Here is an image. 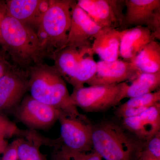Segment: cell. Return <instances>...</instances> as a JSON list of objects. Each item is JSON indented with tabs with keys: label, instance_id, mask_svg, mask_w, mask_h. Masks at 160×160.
Masks as SVG:
<instances>
[{
	"label": "cell",
	"instance_id": "obj_26",
	"mask_svg": "<svg viewBox=\"0 0 160 160\" xmlns=\"http://www.w3.org/2000/svg\"><path fill=\"white\" fill-rule=\"evenodd\" d=\"M19 138L16 139L9 144L2 153L1 160H18L17 148Z\"/></svg>",
	"mask_w": 160,
	"mask_h": 160
},
{
	"label": "cell",
	"instance_id": "obj_7",
	"mask_svg": "<svg viewBox=\"0 0 160 160\" xmlns=\"http://www.w3.org/2000/svg\"><path fill=\"white\" fill-rule=\"evenodd\" d=\"M62 111L25 95L15 109V117L18 122L31 130H48L58 120Z\"/></svg>",
	"mask_w": 160,
	"mask_h": 160
},
{
	"label": "cell",
	"instance_id": "obj_14",
	"mask_svg": "<svg viewBox=\"0 0 160 160\" xmlns=\"http://www.w3.org/2000/svg\"><path fill=\"white\" fill-rule=\"evenodd\" d=\"M123 125L139 139L149 140L160 132V102L139 115L123 119Z\"/></svg>",
	"mask_w": 160,
	"mask_h": 160
},
{
	"label": "cell",
	"instance_id": "obj_9",
	"mask_svg": "<svg viewBox=\"0 0 160 160\" xmlns=\"http://www.w3.org/2000/svg\"><path fill=\"white\" fill-rule=\"evenodd\" d=\"M77 3L102 29L121 31L125 0H78Z\"/></svg>",
	"mask_w": 160,
	"mask_h": 160
},
{
	"label": "cell",
	"instance_id": "obj_30",
	"mask_svg": "<svg viewBox=\"0 0 160 160\" xmlns=\"http://www.w3.org/2000/svg\"><path fill=\"white\" fill-rule=\"evenodd\" d=\"M3 16L2 2H0V35H1V25Z\"/></svg>",
	"mask_w": 160,
	"mask_h": 160
},
{
	"label": "cell",
	"instance_id": "obj_31",
	"mask_svg": "<svg viewBox=\"0 0 160 160\" xmlns=\"http://www.w3.org/2000/svg\"><path fill=\"white\" fill-rule=\"evenodd\" d=\"M4 58H5L4 57V56L3 55V54L0 52V59H2Z\"/></svg>",
	"mask_w": 160,
	"mask_h": 160
},
{
	"label": "cell",
	"instance_id": "obj_10",
	"mask_svg": "<svg viewBox=\"0 0 160 160\" xmlns=\"http://www.w3.org/2000/svg\"><path fill=\"white\" fill-rule=\"evenodd\" d=\"M28 91V72L14 67L0 79V112L15 109Z\"/></svg>",
	"mask_w": 160,
	"mask_h": 160
},
{
	"label": "cell",
	"instance_id": "obj_3",
	"mask_svg": "<svg viewBox=\"0 0 160 160\" xmlns=\"http://www.w3.org/2000/svg\"><path fill=\"white\" fill-rule=\"evenodd\" d=\"M130 133L112 122L100 123L92 128L93 149L106 160H132L144 145Z\"/></svg>",
	"mask_w": 160,
	"mask_h": 160
},
{
	"label": "cell",
	"instance_id": "obj_17",
	"mask_svg": "<svg viewBox=\"0 0 160 160\" xmlns=\"http://www.w3.org/2000/svg\"><path fill=\"white\" fill-rule=\"evenodd\" d=\"M121 36V31L111 28L102 29L93 40L92 49L102 61H116L120 56Z\"/></svg>",
	"mask_w": 160,
	"mask_h": 160
},
{
	"label": "cell",
	"instance_id": "obj_16",
	"mask_svg": "<svg viewBox=\"0 0 160 160\" xmlns=\"http://www.w3.org/2000/svg\"><path fill=\"white\" fill-rule=\"evenodd\" d=\"M92 46H67L55 52L51 58L53 65L65 81L70 84L74 77L80 60Z\"/></svg>",
	"mask_w": 160,
	"mask_h": 160
},
{
	"label": "cell",
	"instance_id": "obj_2",
	"mask_svg": "<svg viewBox=\"0 0 160 160\" xmlns=\"http://www.w3.org/2000/svg\"><path fill=\"white\" fill-rule=\"evenodd\" d=\"M27 72L32 97L69 115H83L72 103L66 81L54 66L42 63L31 67Z\"/></svg>",
	"mask_w": 160,
	"mask_h": 160
},
{
	"label": "cell",
	"instance_id": "obj_25",
	"mask_svg": "<svg viewBox=\"0 0 160 160\" xmlns=\"http://www.w3.org/2000/svg\"><path fill=\"white\" fill-rule=\"evenodd\" d=\"M145 149L154 157L160 159V132L146 141Z\"/></svg>",
	"mask_w": 160,
	"mask_h": 160
},
{
	"label": "cell",
	"instance_id": "obj_13",
	"mask_svg": "<svg viewBox=\"0 0 160 160\" xmlns=\"http://www.w3.org/2000/svg\"><path fill=\"white\" fill-rule=\"evenodd\" d=\"M102 29L75 1L72 9L71 26L66 46H92Z\"/></svg>",
	"mask_w": 160,
	"mask_h": 160
},
{
	"label": "cell",
	"instance_id": "obj_19",
	"mask_svg": "<svg viewBox=\"0 0 160 160\" xmlns=\"http://www.w3.org/2000/svg\"><path fill=\"white\" fill-rule=\"evenodd\" d=\"M142 72L160 71V44L157 40L150 42L131 61Z\"/></svg>",
	"mask_w": 160,
	"mask_h": 160
},
{
	"label": "cell",
	"instance_id": "obj_18",
	"mask_svg": "<svg viewBox=\"0 0 160 160\" xmlns=\"http://www.w3.org/2000/svg\"><path fill=\"white\" fill-rule=\"evenodd\" d=\"M160 101V91L131 98L118 107V116L122 119L137 116Z\"/></svg>",
	"mask_w": 160,
	"mask_h": 160
},
{
	"label": "cell",
	"instance_id": "obj_1",
	"mask_svg": "<svg viewBox=\"0 0 160 160\" xmlns=\"http://www.w3.org/2000/svg\"><path fill=\"white\" fill-rule=\"evenodd\" d=\"M0 45L16 66L27 71L50 58L35 32L7 13L2 2Z\"/></svg>",
	"mask_w": 160,
	"mask_h": 160
},
{
	"label": "cell",
	"instance_id": "obj_12",
	"mask_svg": "<svg viewBox=\"0 0 160 160\" xmlns=\"http://www.w3.org/2000/svg\"><path fill=\"white\" fill-rule=\"evenodd\" d=\"M3 4L8 14L37 34L49 0H8Z\"/></svg>",
	"mask_w": 160,
	"mask_h": 160
},
{
	"label": "cell",
	"instance_id": "obj_29",
	"mask_svg": "<svg viewBox=\"0 0 160 160\" xmlns=\"http://www.w3.org/2000/svg\"><path fill=\"white\" fill-rule=\"evenodd\" d=\"M6 139V137L0 132V154H2L9 145Z\"/></svg>",
	"mask_w": 160,
	"mask_h": 160
},
{
	"label": "cell",
	"instance_id": "obj_28",
	"mask_svg": "<svg viewBox=\"0 0 160 160\" xmlns=\"http://www.w3.org/2000/svg\"><path fill=\"white\" fill-rule=\"evenodd\" d=\"M138 160H160V159L154 157L144 149L139 153Z\"/></svg>",
	"mask_w": 160,
	"mask_h": 160
},
{
	"label": "cell",
	"instance_id": "obj_8",
	"mask_svg": "<svg viewBox=\"0 0 160 160\" xmlns=\"http://www.w3.org/2000/svg\"><path fill=\"white\" fill-rule=\"evenodd\" d=\"M58 121L63 146L74 151H89L93 149V126L85 116H72L62 112Z\"/></svg>",
	"mask_w": 160,
	"mask_h": 160
},
{
	"label": "cell",
	"instance_id": "obj_22",
	"mask_svg": "<svg viewBox=\"0 0 160 160\" xmlns=\"http://www.w3.org/2000/svg\"><path fill=\"white\" fill-rule=\"evenodd\" d=\"M94 54L92 48H89L80 60L74 77L70 83L73 88L83 87L96 74L97 66Z\"/></svg>",
	"mask_w": 160,
	"mask_h": 160
},
{
	"label": "cell",
	"instance_id": "obj_5",
	"mask_svg": "<svg viewBox=\"0 0 160 160\" xmlns=\"http://www.w3.org/2000/svg\"><path fill=\"white\" fill-rule=\"evenodd\" d=\"M126 82L117 85L89 86L73 88L70 94L72 105L86 112L105 111L124 99Z\"/></svg>",
	"mask_w": 160,
	"mask_h": 160
},
{
	"label": "cell",
	"instance_id": "obj_4",
	"mask_svg": "<svg viewBox=\"0 0 160 160\" xmlns=\"http://www.w3.org/2000/svg\"><path fill=\"white\" fill-rule=\"evenodd\" d=\"M76 1L49 0L37 35L50 58L66 46L71 26V12Z\"/></svg>",
	"mask_w": 160,
	"mask_h": 160
},
{
	"label": "cell",
	"instance_id": "obj_27",
	"mask_svg": "<svg viewBox=\"0 0 160 160\" xmlns=\"http://www.w3.org/2000/svg\"><path fill=\"white\" fill-rule=\"evenodd\" d=\"M13 68L14 67L5 58L0 59V79Z\"/></svg>",
	"mask_w": 160,
	"mask_h": 160
},
{
	"label": "cell",
	"instance_id": "obj_20",
	"mask_svg": "<svg viewBox=\"0 0 160 160\" xmlns=\"http://www.w3.org/2000/svg\"><path fill=\"white\" fill-rule=\"evenodd\" d=\"M131 85L127 84L124 98L136 97L158 91L160 86V71L155 73L140 72Z\"/></svg>",
	"mask_w": 160,
	"mask_h": 160
},
{
	"label": "cell",
	"instance_id": "obj_6",
	"mask_svg": "<svg viewBox=\"0 0 160 160\" xmlns=\"http://www.w3.org/2000/svg\"><path fill=\"white\" fill-rule=\"evenodd\" d=\"M124 13L121 31L135 26L149 28L160 39V0H125Z\"/></svg>",
	"mask_w": 160,
	"mask_h": 160
},
{
	"label": "cell",
	"instance_id": "obj_23",
	"mask_svg": "<svg viewBox=\"0 0 160 160\" xmlns=\"http://www.w3.org/2000/svg\"><path fill=\"white\" fill-rule=\"evenodd\" d=\"M57 160H106L94 149L78 151L71 150L62 145L56 155Z\"/></svg>",
	"mask_w": 160,
	"mask_h": 160
},
{
	"label": "cell",
	"instance_id": "obj_21",
	"mask_svg": "<svg viewBox=\"0 0 160 160\" xmlns=\"http://www.w3.org/2000/svg\"><path fill=\"white\" fill-rule=\"evenodd\" d=\"M24 132L25 138H18L17 154L18 160H46L40 150L43 140L34 130Z\"/></svg>",
	"mask_w": 160,
	"mask_h": 160
},
{
	"label": "cell",
	"instance_id": "obj_15",
	"mask_svg": "<svg viewBox=\"0 0 160 160\" xmlns=\"http://www.w3.org/2000/svg\"><path fill=\"white\" fill-rule=\"evenodd\" d=\"M122 31L120 56L131 62L150 42L157 40L151 30L144 26H135Z\"/></svg>",
	"mask_w": 160,
	"mask_h": 160
},
{
	"label": "cell",
	"instance_id": "obj_24",
	"mask_svg": "<svg viewBox=\"0 0 160 160\" xmlns=\"http://www.w3.org/2000/svg\"><path fill=\"white\" fill-rule=\"evenodd\" d=\"M0 132L8 138L23 134L24 132L22 131L15 123L0 112Z\"/></svg>",
	"mask_w": 160,
	"mask_h": 160
},
{
	"label": "cell",
	"instance_id": "obj_11",
	"mask_svg": "<svg viewBox=\"0 0 160 160\" xmlns=\"http://www.w3.org/2000/svg\"><path fill=\"white\" fill-rule=\"evenodd\" d=\"M96 74L87 84L90 86L117 85L132 81L141 72L131 62L118 59L97 62Z\"/></svg>",
	"mask_w": 160,
	"mask_h": 160
}]
</instances>
